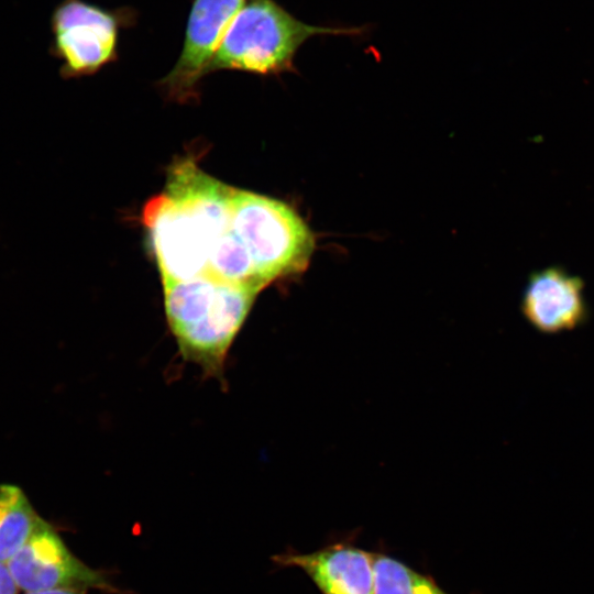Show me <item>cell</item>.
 Wrapping results in <instances>:
<instances>
[{
	"mask_svg": "<svg viewBox=\"0 0 594 594\" xmlns=\"http://www.w3.org/2000/svg\"><path fill=\"white\" fill-rule=\"evenodd\" d=\"M134 22L130 8L110 10L84 0L61 1L51 15V53L62 61V75H91L114 61L120 30Z\"/></svg>",
	"mask_w": 594,
	"mask_h": 594,
	"instance_id": "5b68a950",
	"label": "cell"
},
{
	"mask_svg": "<svg viewBox=\"0 0 594 594\" xmlns=\"http://www.w3.org/2000/svg\"><path fill=\"white\" fill-rule=\"evenodd\" d=\"M356 31L309 25L273 0H248L231 22L206 75L220 69L277 74L292 67L298 47L310 36Z\"/></svg>",
	"mask_w": 594,
	"mask_h": 594,
	"instance_id": "3957f363",
	"label": "cell"
},
{
	"mask_svg": "<svg viewBox=\"0 0 594 594\" xmlns=\"http://www.w3.org/2000/svg\"><path fill=\"white\" fill-rule=\"evenodd\" d=\"M272 560L302 570L321 594H375L373 553L350 543L276 554Z\"/></svg>",
	"mask_w": 594,
	"mask_h": 594,
	"instance_id": "9c48e42d",
	"label": "cell"
},
{
	"mask_svg": "<svg viewBox=\"0 0 594 594\" xmlns=\"http://www.w3.org/2000/svg\"><path fill=\"white\" fill-rule=\"evenodd\" d=\"M248 0H194L183 51L162 80L166 92L178 101L188 100L220 45L231 22Z\"/></svg>",
	"mask_w": 594,
	"mask_h": 594,
	"instance_id": "52a82bcc",
	"label": "cell"
},
{
	"mask_svg": "<svg viewBox=\"0 0 594 594\" xmlns=\"http://www.w3.org/2000/svg\"><path fill=\"white\" fill-rule=\"evenodd\" d=\"M42 519L23 491L0 485V562L7 563L31 538Z\"/></svg>",
	"mask_w": 594,
	"mask_h": 594,
	"instance_id": "30bf717a",
	"label": "cell"
},
{
	"mask_svg": "<svg viewBox=\"0 0 594 594\" xmlns=\"http://www.w3.org/2000/svg\"><path fill=\"white\" fill-rule=\"evenodd\" d=\"M6 564L16 586L26 593L52 590L120 593L101 571L76 558L45 520Z\"/></svg>",
	"mask_w": 594,
	"mask_h": 594,
	"instance_id": "8992f818",
	"label": "cell"
},
{
	"mask_svg": "<svg viewBox=\"0 0 594 594\" xmlns=\"http://www.w3.org/2000/svg\"><path fill=\"white\" fill-rule=\"evenodd\" d=\"M232 191L189 157L170 166L165 190L148 199L141 215L163 283L206 273L213 246L230 227Z\"/></svg>",
	"mask_w": 594,
	"mask_h": 594,
	"instance_id": "6da1fadb",
	"label": "cell"
},
{
	"mask_svg": "<svg viewBox=\"0 0 594 594\" xmlns=\"http://www.w3.org/2000/svg\"><path fill=\"white\" fill-rule=\"evenodd\" d=\"M230 229L245 246L260 284L304 271L315 239L301 217L285 202L233 188Z\"/></svg>",
	"mask_w": 594,
	"mask_h": 594,
	"instance_id": "277c9868",
	"label": "cell"
},
{
	"mask_svg": "<svg viewBox=\"0 0 594 594\" xmlns=\"http://www.w3.org/2000/svg\"><path fill=\"white\" fill-rule=\"evenodd\" d=\"M163 286L166 317L183 355L211 374H221L258 290L208 275Z\"/></svg>",
	"mask_w": 594,
	"mask_h": 594,
	"instance_id": "7a4b0ae2",
	"label": "cell"
},
{
	"mask_svg": "<svg viewBox=\"0 0 594 594\" xmlns=\"http://www.w3.org/2000/svg\"><path fill=\"white\" fill-rule=\"evenodd\" d=\"M521 311L538 331L559 333L573 330L587 318L584 284L560 267L534 273L524 290Z\"/></svg>",
	"mask_w": 594,
	"mask_h": 594,
	"instance_id": "ba28073f",
	"label": "cell"
},
{
	"mask_svg": "<svg viewBox=\"0 0 594 594\" xmlns=\"http://www.w3.org/2000/svg\"><path fill=\"white\" fill-rule=\"evenodd\" d=\"M375 594H448L432 578L384 553H373Z\"/></svg>",
	"mask_w": 594,
	"mask_h": 594,
	"instance_id": "8fae6325",
	"label": "cell"
},
{
	"mask_svg": "<svg viewBox=\"0 0 594 594\" xmlns=\"http://www.w3.org/2000/svg\"><path fill=\"white\" fill-rule=\"evenodd\" d=\"M26 594H84L78 591L73 590H52V591H42V592H30Z\"/></svg>",
	"mask_w": 594,
	"mask_h": 594,
	"instance_id": "4fadbf2b",
	"label": "cell"
},
{
	"mask_svg": "<svg viewBox=\"0 0 594 594\" xmlns=\"http://www.w3.org/2000/svg\"><path fill=\"white\" fill-rule=\"evenodd\" d=\"M18 588L7 564L0 562V594H16Z\"/></svg>",
	"mask_w": 594,
	"mask_h": 594,
	"instance_id": "7c38bea8",
	"label": "cell"
}]
</instances>
